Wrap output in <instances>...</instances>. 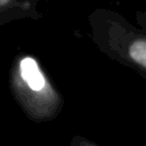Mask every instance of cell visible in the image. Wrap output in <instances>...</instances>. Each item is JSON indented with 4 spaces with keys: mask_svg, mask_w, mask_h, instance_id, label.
Here are the masks:
<instances>
[{
    "mask_svg": "<svg viewBox=\"0 0 146 146\" xmlns=\"http://www.w3.org/2000/svg\"><path fill=\"white\" fill-rule=\"evenodd\" d=\"M31 17L36 19L40 15L36 11L35 1H16L1 0L0 1V22L5 24L13 19H21Z\"/></svg>",
    "mask_w": 146,
    "mask_h": 146,
    "instance_id": "3957f363",
    "label": "cell"
},
{
    "mask_svg": "<svg viewBox=\"0 0 146 146\" xmlns=\"http://www.w3.org/2000/svg\"><path fill=\"white\" fill-rule=\"evenodd\" d=\"M9 88L18 106L33 122L51 121L63 110V96L38 58L31 54L15 56L10 67Z\"/></svg>",
    "mask_w": 146,
    "mask_h": 146,
    "instance_id": "7a4b0ae2",
    "label": "cell"
},
{
    "mask_svg": "<svg viewBox=\"0 0 146 146\" xmlns=\"http://www.w3.org/2000/svg\"><path fill=\"white\" fill-rule=\"evenodd\" d=\"M136 19H137V24L139 25V27L146 32V11H137Z\"/></svg>",
    "mask_w": 146,
    "mask_h": 146,
    "instance_id": "5b68a950",
    "label": "cell"
},
{
    "mask_svg": "<svg viewBox=\"0 0 146 146\" xmlns=\"http://www.w3.org/2000/svg\"><path fill=\"white\" fill-rule=\"evenodd\" d=\"M88 21L90 38L96 47L146 80V32L107 8H96Z\"/></svg>",
    "mask_w": 146,
    "mask_h": 146,
    "instance_id": "6da1fadb",
    "label": "cell"
},
{
    "mask_svg": "<svg viewBox=\"0 0 146 146\" xmlns=\"http://www.w3.org/2000/svg\"><path fill=\"white\" fill-rule=\"evenodd\" d=\"M68 146H102V145H99L83 136H74L70 140Z\"/></svg>",
    "mask_w": 146,
    "mask_h": 146,
    "instance_id": "277c9868",
    "label": "cell"
}]
</instances>
